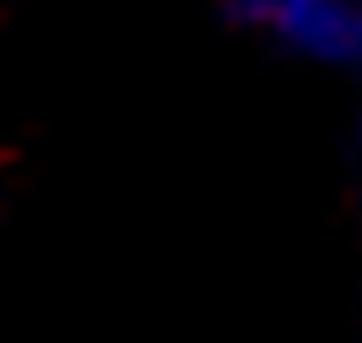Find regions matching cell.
I'll use <instances>...</instances> for the list:
<instances>
[{
	"mask_svg": "<svg viewBox=\"0 0 362 343\" xmlns=\"http://www.w3.org/2000/svg\"><path fill=\"white\" fill-rule=\"evenodd\" d=\"M240 13L317 65H362V0H240Z\"/></svg>",
	"mask_w": 362,
	"mask_h": 343,
	"instance_id": "1",
	"label": "cell"
}]
</instances>
